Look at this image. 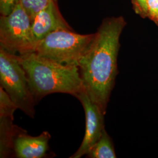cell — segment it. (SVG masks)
Returning <instances> with one entry per match:
<instances>
[{
    "label": "cell",
    "mask_w": 158,
    "mask_h": 158,
    "mask_svg": "<svg viewBox=\"0 0 158 158\" xmlns=\"http://www.w3.org/2000/svg\"><path fill=\"white\" fill-rule=\"evenodd\" d=\"M126 25L122 16L104 19L77 65L87 94L105 114L118 73L119 39Z\"/></svg>",
    "instance_id": "1"
},
{
    "label": "cell",
    "mask_w": 158,
    "mask_h": 158,
    "mask_svg": "<svg viewBox=\"0 0 158 158\" xmlns=\"http://www.w3.org/2000/svg\"><path fill=\"white\" fill-rule=\"evenodd\" d=\"M18 56L36 102L56 93L76 97L85 89L77 66L62 64L35 52Z\"/></svg>",
    "instance_id": "2"
},
{
    "label": "cell",
    "mask_w": 158,
    "mask_h": 158,
    "mask_svg": "<svg viewBox=\"0 0 158 158\" xmlns=\"http://www.w3.org/2000/svg\"><path fill=\"white\" fill-rule=\"evenodd\" d=\"M94 36L77 34L73 29H58L37 41L34 52L62 64L77 66Z\"/></svg>",
    "instance_id": "3"
},
{
    "label": "cell",
    "mask_w": 158,
    "mask_h": 158,
    "mask_svg": "<svg viewBox=\"0 0 158 158\" xmlns=\"http://www.w3.org/2000/svg\"><path fill=\"white\" fill-rule=\"evenodd\" d=\"M0 84L18 109L31 118L35 114V100L27 74L18 55L0 47Z\"/></svg>",
    "instance_id": "4"
},
{
    "label": "cell",
    "mask_w": 158,
    "mask_h": 158,
    "mask_svg": "<svg viewBox=\"0 0 158 158\" xmlns=\"http://www.w3.org/2000/svg\"><path fill=\"white\" fill-rule=\"evenodd\" d=\"M36 40L32 20L19 1L8 15L0 18V47L18 55L34 52Z\"/></svg>",
    "instance_id": "5"
},
{
    "label": "cell",
    "mask_w": 158,
    "mask_h": 158,
    "mask_svg": "<svg viewBox=\"0 0 158 158\" xmlns=\"http://www.w3.org/2000/svg\"><path fill=\"white\" fill-rule=\"evenodd\" d=\"M76 97L81 103L85 115V135L81 145L70 158H80L86 155L102 135L104 127L105 113L102 108L92 102L85 90Z\"/></svg>",
    "instance_id": "6"
},
{
    "label": "cell",
    "mask_w": 158,
    "mask_h": 158,
    "mask_svg": "<svg viewBox=\"0 0 158 158\" xmlns=\"http://www.w3.org/2000/svg\"><path fill=\"white\" fill-rule=\"evenodd\" d=\"M50 139L51 135L47 131L32 136L17 127L13 139V152L18 158H44L49 151Z\"/></svg>",
    "instance_id": "7"
},
{
    "label": "cell",
    "mask_w": 158,
    "mask_h": 158,
    "mask_svg": "<svg viewBox=\"0 0 158 158\" xmlns=\"http://www.w3.org/2000/svg\"><path fill=\"white\" fill-rule=\"evenodd\" d=\"M61 29H73L61 15L57 0H51L48 6L32 20V32L36 42L51 32Z\"/></svg>",
    "instance_id": "8"
},
{
    "label": "cell",
    "mask_w": 158,
    "mask_h": 158,
    "mask_svg": "<svg viewBox=\"0 0 158 158\" xmlns=\"http://www.w3.org/2000/svg\"><path fill=\"white\" fill-rule=\"evenodd\" d=\"M14 115H0V157H8L13 151V139L17 126L13 125Z\"/></svg>",
    "instance_id": "9"
},
{
    "label": "cell",
    "mask_w": 158,
    "mask_h": 158,
    "mask_svg": "<svg viewBox=\"0 0 158 158\" xmlns=\"http://www.w3.org/2000/svg\"><path fill=\"white\" fill-rule=\"evenodd\" d=\"M87 157L90 158H115L113 141L110 136L104 128L102 135L96 144L91 148L90 151L87 155Z\"/></svg>",
    "instance_id": "10"
},
{
    "label": "cell",
    "mask_w": 158,
    "mask_h": 158,
    "mask_svg": "<svg viewBox=\"0 0 158 158\" xmlns=\"http://www.w3.org/2000/svg\"><path fill=\"white\" fill-rule=\"evenodd\" d=\"M51 0H19V2L25 11L28 13L31 20L35 15L45 8Z\"/></svg>",
    "instance_id": "11"
},
{
    "label": "cell",
    "mask_w": 158,
    "mask_h": 158,
    "mask_svg": "<svg viewBox=\"0 0 158 158\" xmlns=\"http://www.w3.org/2000/svg\"><path fill=\"white\" fill-rule=\"evenodd\" d=\"M147 18L158 27V0H147Z\"/></svg>",
    "instance_id": "12"
},
{
    "label": "cell",
    "mask_w": 158,
    "mask_h": 158,
    "mask_svg": "<svg viewBox=\"0 0 158 158\" xmlns=\"http://www.w3.org/2000/svg\"><path fill=\"white\" fill-rule=\"evenodd\" d=\"M19 0H0L1 15L6 16L11 12Z\"/></svg>",
    "instance_id": "13"
},
{
    "label": "cell",
    "mask_w": 158,
    "mask_h": 158,
    "mask_svg": "<svg viewBox=\"0 0 158 158\" xmlns=\"http://www.w3.org/2000/svg\"><path fill=\"white\" fill-rule=\"evenodd\" d=\"M136 14L142 18H147V0H131Z\"/></svg>",
    "instance_id": "14"
}]
</instances>
